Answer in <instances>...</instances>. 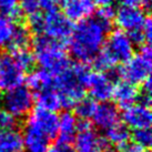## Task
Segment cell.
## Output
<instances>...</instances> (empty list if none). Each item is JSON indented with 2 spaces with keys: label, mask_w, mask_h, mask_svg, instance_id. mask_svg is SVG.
Listing matches in <instances>:
<instances>
[{
  "label": "cell",
  "mask_w": 152,
  "mask_h": 152,
  "mask_svg": "<svg viewBox=\"0 0 152 152\" xmlns=\"http://www.w3.org/2000/svg\"><path fill=\"white\" fill-rule=\"evenodd\" d=\"M47 152H77L75 147L71 142L64 141V140L58 139L53 144L49 145V149Z\"/></svg>",
  "instance_id": "obj_32"
},
{
  "label": "cell",
  "mask_w": 152,
  "mask_h": 152,
  "mask_svg": "<svg viewBox=\"0 0 152 152\" xmlns=\"http://www.w3.org/2000/svg\"><path fill=\"white\" fill-rule=\"evenodd\" d=\"M30 42H31V37H30V31L28 29V27L18 22L16 25L15 31H13L12 38L10 40L7 49H9L10 52L21 50V49L28 48Z\"/></svg>",
  "instance_id": "obj_23"
},
{
  "label": "cell",
  "mask_w": 152,
  "mask_h": 152,
  "mask_svg": "<svg viewBox=\"0 0 152 152\" xmlns=\"http://www.w3.org/2000/svg\"><path fill=\"white\" fill-rule=\"evenodd\" d=\"M97 103L91 98H82L80 101L76 103L75 108V115L80 120H89L92 118Z\"/></svg>",
  "instance_id": "obj_25"
},
{
  "label": "cell",
  "mask_w": 152,
  "mask_h": 152,
  "mask_svg": "<svg viewBox=\"0 0 152 152\" xmlns=\"http://www.w3.org/2000/svg\"><path fill=\"white\" fill-rule=\"evenodd\" d=\"M43 0H19V9L27 16L34 15L41 10Z\"/></svg>",
  "instance_id": "obj_29"
},
{
  "label": "cell",
  "mask_w": 152,
  "mask_h": 152,
  "mask_svg": "<svg viewBox=\"0 0 152 152\" xmlns=\"http://www.w3.org/2000/svg\"><path fill=\"white\" fill-rule=\"evenodd\" d=\"M114 15H115V11H114L113 7L110 4V6H101L94 16L99 19H101L102 21L112 23L114 19Z\"/></svg>",
  "instance_id": "obj_33"
},
{
  "label": "cell",
  "mask_w": 152,
  "mask_h": 152,
  "mask_svg": "<svg viewBox=\"0 0 152 152\" xmlns=\"http://www.w3.org/2000/svg\"><path fill=\"white\" fill-rule=\"evenodd\" d=\"M22 141L26 152H47L50 145V139L46 134L27 122L22 134Z\"/></svg>",
  "instance_id": "obj_16"
},
{
  "label": "cell",
  "mask_w": 152,
  "mask_h": 152,
  "mask_svg": "<svg viewBox=\"0 0 152 152\" xmlns=\"http://www.w3.org/2000/svg\"><path fill=\"white\" fill-rule=\"evenodd\" d=\"M27 87L32 91H41L45 89L52 88L53 85V76L50 72L46 71L43 69L39 70H31L27 77Z\"/></svg>",
  "instance_id": "obj_19"
},
{
  "label": "cell",
  "mask_w": 152,
  "mask_h": 152,
  "mask_svg": "<svg viewBox=\"0 0 152 152\" xmlns=\"http://www.w3.org/2000/svg\"><path fill=\"white\" fill-rule=\"evenodd\" d=\"M152 52L149 45H144L138 53L131 57L118 70V76L132 85H142L150 78Z\"/></svg>",
  "instance_id": "obj_4"
},
{
  "label": "cell",
  "mask_w": 152,
  "mask_h": 152,
  "mask_svg": "<svg viewBox=\"0 0 152 152\" xmlns=\"http://www.w3.org/2000/svg\"><path fill=\"white\" fill-rule=\"evenodd\" d=\"M104 138L108 141V143L121 147L124 143H127L129 139L131 138L130 129L124 123L117 122L112 127L107 129Z\"/></svg>",
  "instance_id": "obj_22"
},
{
  "label": "cell",
  "mask_w": 152,
  "mask_h": 152,
  "mask_svg": "<svg viewBox=\"0 0 152 152\" xmlns=\"http://www.w3.org/2000/svg\"><path fill=\"white\" fill-rule=\"evenodd\" d=\"M101 152H120L117 148L111 147V145H107L106 148H103L101 150Z\"/></svg>",
  "instance_id": "obj_39"
},
{
  "label": "cell",
  "mask_w": 152,
  "mask_h": 152,
  "mask_svg": "<svg viewBox=\"0 0 152 152\" xmlns=\"http://www.w3.org/2000/svg\"><path fill=\"white\" fill-rule=\"evenodd\" d=\"M78 119L70 111H66L59 117L58 122V133H60L59 139L71 142L77 133Z\"/></svg>",
  "instance_id": "obj_20"
},
{
  "label": "cell",
  "mask_w": 152,
  "mask_h": 152,
  "mask_svg": "<svg viewBox=\"0 0 152 152\" xmlns=\"http://www.w3.org/2000/svg\"><path fill=\"white\" fill-rule=\"evenodd\" d=\"M0 15L19 21L22 15L19 9V0H0Z\"/></svg>",
  "instance_id": "obj_27"
},
{
  "label": "cell",
  "mask_w": 152,
  "mask_h": 152,
  "mask_svg": "<svg viewBox=\"0 0 152 152\" xmlns=\"http://www.w3.org/2000/svg\"><path fill=\"white\" fill-rule=\"evenodd\" d=\"M4 110L12 114L17 119L25 118L32 111L34 104V96L28 87L19 86L7 90L1 98Z\"/></svg>",
  "instance_id": "obj_5"
},
{
  "label": "cell",
  "mask_w": 152,
  "mask_h": 152,
  "mask_svg": "<svg viewBox=\"0 0 152 152\" xmlns=\"http://www.w3.org/2000/svg\"><path fill=\"white\" fill-rule=\"evenodd\" d=\"M27 27L30 32L37 34H42L43 28V15L40 12H36L34 15L28 16V23Z\"/></svg>",
  "instance_id": "obj_30"
},
{
  "label": "cell",
  "mask_w": 152,
  "mask_h": 152,
  "mask_svg": "<svg viewBox=\"0 0 152 152\" xmlns=\"http://www.w3.org/2000/svg\"><path fill=\"white\" fill-rule=\"evenodd\" d=\"M131 137H132V140L134 143L139 144L140 147H142L143 149L150 148L152 143V133L150 128L133 130V132L131 133Z\"/></svg>",
  "instance_id": "obj_28"
},
{
  "label": "cell",
  "mask_w": 152,
  "mask_h": 152,
  "mask_svg": "<svg viewBox=\"0 0 152 152\" xmlns=\"http://www.w3.org/2000/svg\"><path fill=\"white\" fill-rule=\"evenodd\" d=\"M15 60L17 61V64L22 68V70L25 72L31 71L34 69V64H36V59H34V52L28 50V48L21 49V50L12 51L10 52Z\"/></svg>",
  "instance_id": "obj_26"
},
{
  "label": "cell",
  "mask_w": 152,
  "mask_h": 152,
  "mask_svg": "<svg viewBox=\"0 0 152 152\" xmlns=\"http://www.w3.org/2000/svg\"><path fill=\"white\" fill-rule=\"evenodd\" d=\"M62 13L71 22H79L91 17L96 10L94 0H60Z\"/></svg>",
  "instance_id": "obj_14"
},
{
  "label": "cell",
  "mask_w": 152,
  "mask_h": 152,
  "mask_svg": "<svg viewBox=\"0 0 152 152\" xmlns=\"http://www.w3.org/2000/svg\"><path fill=\"white\" fill-rule=\"evenodd\" d=\"M152 0H141V6H143V8L145 10H149L151 8Z\"/></svg>",
  "instance_id": "obj_38"
},
{
  "label": "cell",
  "mask_w": 152,
  "mask_h": 152,
  "mask_svg": "<svg viewBox=\"0 0 152 152\" xmlns=\"http://www.w3.org/2000/svg\"><path fill=\"white\" fill-rule=\"evenodd\" d=\"M34 102H37V106H38L37 108L52 111V112H57L58 110L62 108L59 96L53 88L45 89L37 92Z\"/></svg>",
  "instance_id": "obj_21"
},
{
  "label": "cell",
  "mask_w": 152,
  "mask_h": 152,
  "mask_svg": "<svg viewBox=\"0 0 152 152\" xmlns=\"http://www.w3.org/2000/svg\"><path fill=\"white\" fill-rule=\"evenodd\" d=\"M72 29V22L58 10L52 12H46L43 15L42 34L47 37L64 42V40L69 39Z\"/></svg>",
  "instance_id": "obj_9"
},
{
  "label": "cell",
  "mask_w": 152,
  "mask_h": 152,
  "mask_svg": "<svg viewBox=\"0 0 152 152\" xmlns=\"http://www.w3.org/2000/svg\"><path fill=\"white\" fill-rule=\"evenodd\" d=\"M73 139L77 152H101L102 149L109 145L106 138L98 134L88 120H78Z\"/></svg>",
  "instance_id": "obj_7"
},
{
  "label": "cell",
  "mask_w": 152,
  "mask_h": 152,
  "mask_svg": "<svg viewBox=\"0 0 152 152\" xmlns=\"http://www.w3.org/2000/svg\"><path fill=\"white\" fill-rule=\"evenodd\" d=\"M143 34H144V37H145V40H147V42H150L151 41V36H152V25H151V20H150V18H147V20L144 22V26H143Z\"/></svg>",
  "instance_id": "obj_35"
},
{
  "label": "cell",
  "mask_w": 152,
  "mask_h": 152,
  "mask_svg": "<svg viewBox=\"0 0 152 152\" xmlns=\"http://www.w3.org/2000/svg\"><path fill=\"white\" fill-rule=\"evenodd\" d=\"M102 51H104L115 64L120 62L124 64L134 55V45L122 30H114L107 36Z\"/></svg>",
  "instance_id": "obj_6"
},
{
  "label": "cell",
  "mask_w": 152,
  "mask_h": 152,
  "mask_svg": "<svg viewBox=\"0 0 152 152\" xmlns=\"http://www.w3.org/2000/svg\"><path fill=\"white\" fill-rule=\"evenodd\" d=\"M143 10L138 7H122L118 9L114 15V20L120 30L127 34L141 31L147 20Z\"/></svg>",
  "instance_id": "obj_11"
},
{
  "label": "cell",
  "mask_w": 152,
  "mask_h": 152,
  "mask_svg": "<svg viewBox=\"0 0 152 152\" xmlns=\"http://www.w3.org/2000/svg\"><path fill=\"white\" fill-rule=\"evenodd\" d=\"M18 126V119L7 110H0V130H12Z\"/></svg>",
  "instance_id": "obj_31"
},
{
  "label": "cell",
  "mask_w": 152,
  "mask_h": 152,
  "mask_svg": "<svg viewBox=\"0 0 152 152\" xmlns=\"http://www.w3.org/2000/svg\"><path fill=\"white\" fill-rule=\"evenodd\" d=\"M138 96H139V90L137 89L135 85H132L124 80L114 85L112 98L114 99L115 106L126 109L138 101Z\"/></svg>",
  "instance_id": "obj_17"
},
{
  "label": "cell",
  "mask_w": 152,
  "mask_h": 152,
  "mask_svg": "<svg viewBox=\"0 0 152 152\" xmlns=\"http://www.w3.org/2000/svg\"><path fill=\"white\" fill-rule=\"evenodd\" d=\"M22 134L16 129L0 131V152H22Z\"/></svg>",
  "instance_id": "obj_18"
},
{
  "label": "cell",
  "mask_w": 152,
  "mask_h": 152,
  "mask_svg": "<svg viewBox=\"0 0 152 152\" xmlns=\"http://www.w3.org/2000/svg\"><path fill=\"white\" fill-rule=\"evenodd\" d=\"M90 73L87 64L76 62L53 76L52 88L58 93L62 108L72 109L77 102L85 98L86 85Z\"/></svg>",
  "instance_id": "obj_2"
},
{
  "label": "cell",
  "mask_w": 152,
  "mask_h": 152,
  "mask_svg": "<svg viewBox=\"0 0 152 152\" xmlns=\"http://www.w3.org/2000/svg\"><path fill=\"white\" fill-rule=\"evenodd\" d=\"M119 118H120V114H119L118 107L114 103L107 101L98 103L91 119L98 129L106 131L107 129H109L110 127L119 122Z\"/></svg>",
  "instance_id": "obj_15"
},
{
  "label": "cell",
  "mask_w": 152,
  "mask_h": 152,
  "mask_svg": "<svg viewBox=\"0 0 152 152\" xmlns=\"http://www.w3.org/2000/svg\"><path fill=\"white\" fill-rule=\"evenodd\" d=\"M28 115H29V118L26 121L27 123L37 128L50 140L55 139L57 137L59 117L56 112L37 108L34 111H31Z\"/></svg>",
  "instance_id": "obj_12"
},
{
  "label": "cell",
  "mask_w": 152,
  "mask_h": 152,
  "mask_svg": "<svg viewBox=\"0 0 152 152\" xmlns=\"http://www.w3.org/2000/svg\"><path fill=\"white\" fill-rule=\"evenodd\" d=\"M112 23L102 21L96 16L77 23L69 37V52L72 58L82 64L92 61L106 42Z\"/></svg>",
  "instance_id": "obj_1"
},
{
  "label": "cell",
  "mask_w": 152,
  "mask_h": 152,
  "mask_svg": "<svg viewBox=\"0 0 152 152\" xmlns=\"http://www.w3.org/2000/svg\"><path fill=\"white\" fill-rule=\"evenodd\" d=\"M120 152H145V149H143L142 147H140L139 144L134 143L133 141L130 142L128 141L127 143H124L123 145L120 147Z\"/></svg>",
  "instance_id": "obj_34"
},
{
  "label": "cell",
  "mask_w": 152,
  "mask_h": 152,
  "mask_svg": "<svg viewBox=\"0 0 152 152\" xmlns=\"http://www.w3.org/2000/svg\"><path fill=\"white\" fill-rule=\"evenodd\" d=\"M1 98H2V89L0 87V102H1Z\"/></svg>",
  "instance_id": "obj_40"
},
{
  "label": "cell",
  "mask_w": 152,
  "mask_h": 152,
  "mask_svg": "<svg viewBox=\"0 0 152 152\" xmlns=\"http://www.w3.org/2000/svg\"><path fill=\"white\" fill-rule=\"evenodd\" d=\"M114 0H94V2L96 4H100V6H110V4H112Z\"/></svg>",
  "instance_id": "obj_37"
},
{
  "label": "cell",
  "mask_w": 152,
  "mask_h": 152,
  "mask_svg": "<svg viewBox=\"0 0 152 152\" xmlns=\"http://www.w3.org/2000/svg\"><path fill=\"white\" fill-rule=\"evenodd\" d=\"M26 80V72L17 64L11 53L0 57V87L4 90L22 86Z\"/></svg>",
  "instance_id": "obj_10"
},
{
  "label": "cell",
  "mask_w": 152,
  "mask_h": 152,
  "mask_svg": "<svg viewBox=\"0 0 152 152\" xmlns=\"http://www.w3.org/2000/svg\"><path fill=\"white\" fill-rule=\"evenodd\" d=\"M122 7H138L141 4V0H119Z\"/></svg>",
  "instance_id": "obj_36"
},
{
  "label": "cell",
  "mask_w": 152,
  "mask_h": 152,
  "mask_svg": "<svg viewBox=\"0 0 152 152\" xmlns=\"http://www.w3.org/2000/svg\"><path fill=\"white\" fill-rule=\"evenodd\" d=\"M115 77L117 72H113V70L109 71V73L100 71L91 72L86 85V88L90 93V98L99 102L109 101L113 93V79Z\"/></svg>",
  "instance_id": "obj_8"
},
{
  "label": "cell",
  "mask_w": 152,
  "mask_h": 152,
  "mask_svg": "<svg viewBox=\"0 0 152 152\" xmlns=\"http://www.w3.org/2000/svg\"><path fill=\"white\" fill-rule=\"evenodd\" d=\"M122 121L129 129H148L152 122L150 107L143 106L141 103H134L128 107L122 113Z\"/></svg>",
  "instance_id": "obj_13"
},
{
  "label": "cell",
  "mask_w": 152,
  "mask_h": 152,
  "mask_svg": "<svg viewBox=\"0 0 152 152\" xmlns=\"http://www.w3.org/2000/svg\"><path fill=\"white\" fill-rule=\"evenodd\" d=\"M36 64L40 69L56 76L70 64L64 43L53 40L45 34H37L32 40Z\"/></svg>",
  "instance_id": "obj_3"
},
{
  "label": "cell",
  "mask_w": 152,
  "mask_h": 152,
  "mask_svg": "<svg viewBox=\"0 0 152 152\" xmlns=\"http://www.w3.org/2000/svg\"><path fill=\"white\" fill-rule=\"evenodd\" d=\"M18 22L7 16L0 15V48L8 47Z\"/></svg>",
  "instance_id": "obj_24"
}]
</instances>
